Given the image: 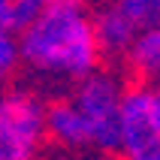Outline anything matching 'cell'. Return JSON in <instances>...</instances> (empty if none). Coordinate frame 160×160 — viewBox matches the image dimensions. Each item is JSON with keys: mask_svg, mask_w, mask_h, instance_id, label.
<instances>
[{"mask_svg": "<svg viewBox=\"0 0 160 160\" xmlns=\"http://www.w3.org/2000/svg\"><path fill=\"white\" fill-rule=\"evenodd\" d=\"M109 160H127V157H124V154H112Z\"/></svg>", "mask_w": 160, "mask_h": 160, "instance_id": "cell-11", "label": "cell"}, {"mask_svg": "<svg viewBox=\"0 0 160 160\" xmlns=\"http://www.w3.org/2000/svg\"><path fill=\"white\" fill-rule=\"evenodd\" d=\"M45 139H52L67 151H91L88 127L82 121L79 109L70 103V97L45 106Z\"/></svg>", "mask_w": 160, "mask_h": 160, "instance_id": "cell-5", "label": "cell"}, {"mask_svg": "<svg viewBox=\"0 0 160 160\" xmlns=\"http://www.w3.org/2000/svg\"><path fill=\"white\" fill-rule=\"evenodd\" d=\"M18 63L54 85H76L103 61L88 0H45L36 18L15 33Z\"/></svg>", "mask_w": 160, "mask_h": 160, "instance_id": "cell-1", "label": "cell"}, {"mask_svg": "<svg viewBox=\"0 0 160 160\" xmlns=\"http://www.w3.org/2000/svg\"><path fill=\"white\" fill-rule=\"evenodd\" d=\"M18 70V39L12 30L0 24V82H6Z\"/></svg>", "mask_w": 160, "mask_h": 160, "instance_id": "cell-10", "label": "cell"}, {"mask_svg": "<svg viewBox=\"0 0 160 160\" xmlns=\"http://www.w3.org/2000/svg\"><path fill=\"white\" fill-rule=\"evenodd\" d=\"M45 145V103L27 88L0 91V160H36Z\"/></svg>", "mask_w": 160, "mask_h": 160, "instance_id": "cell-3", "label": "cell"}, {"mask_svg": "<svg viewBox=\"0 0 160 160\" xmlns=\"http://www.w3.org/2000/svg\"><path fill=\"white\" fill-rule=\"evenodd\" d=\"M136 33L139 30L133 21H127L112 3H100V12L94 15V36L103 58H124Z\"/></svg>", "mask_w": 160, "mask_h": 160, "instance_id": "cell-6", "label": "cell"}, {"mask_svg": "<svg viewBox=\"0 0 160 160\" xmlns=\"http://www.w3.org/2000/svg\"><path fill=\"white\" fill-rule=\"evenodd\" d=\"M88 3H109V0H88Z\"/></svg>", "mask_w": 160, "mask_h": 160, "instance_id": "cell-12", "label": "cell"}, {"mask_svg": "<svg viewBox=\"0 0 160 160\" xmlns=\"http://www.w3.org/2000/svg\"><path fill=\"white\" fill-rule=\"evenodd\" d=\"M45 6V0H0V24L18 33L36 18V12Z\"/></svg>", "mask_w": 160, "mask_h": 160, "instance_id": "cell-8", "label": "cell"}, {"mask_svg": "<svg viewBox=\"0 0 160 160\" xmlns=\"http://www.w3.org/2000/svg\"><path fill=\"white\" fill-rule=\"evenodd\" d=\"M127 63L142 82H154L160 72V33L157 27H145L133 36V42L127 48Z\"/></svg>", "mask_w": 160, "mask_h": 160, "instance_id": "cell-7", "label": "cell"}, {"mask_svg": "<svg viewBox=\"0 0 160 160\" xmlns=\"http://www.w3.org/2000/svg\"><path fill=\"white\" fill-rule=\"evenodd\" d=\"M112 6L133 21L136 30H145V27H157L160 21V0H109Z\"/></svg>", "mask_w": 160, "mask_h": 160, "instance_id": "cell-9", "label": "cell"}, {"mask_svg": "<svg viewBox=\"0 0 160 160\" xmlns=\"http://www.w3.org/2000/svg\"><path fill=\"white\" fill-rule=\"evenodd\" d=\"M124 79L112 70H94L76 82L70 103L79 109L82 121L88 127L91 151L118 154V112L124 97Z\"/></svg>", "mask_w": 160, "mask_h": 160, "instance_id": "cell-2", "label": "cell"}, {"mask_svg": "<svg viewBox=\"0 0 160 160\" xmlns=\"http://www.w3.org/2000/svg\"><path fill=\"white\" fill-rule=\"evenodd\" d=\"M118 154L127 160H160V91L154 82L124 88L118 112Z\"/></svg>", "mask_w": 160, "mask_h": 160, "instance_id": "cell-4", "label": "cell"}]
</instances>
